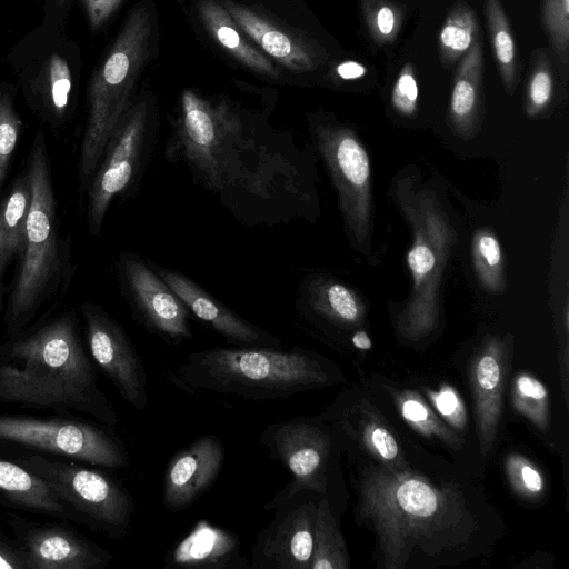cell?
Listing matches in <instances>:
<instances>
[{"instance_id":"7a4b0ae2","label":"cell","mask_w":569,"mask_h":569,"mask_svg":"<svg viewBox=\"0 0 569 569\" xmlns=\"http://www.w3.org/2000/svg\"><path fill=\"white\" fill-rule=\"evenodd\" d=\"M355 521L372 532L382 569L453 567L488 552L499 515L457 480L356 458Z\"/></svg>"},{"instance_id":"74e56055","label":"cell","mask_w":569,"mask_h":569,"mask_svg":"<svg viewBox=\"0 0 569 569\" xmlns=\"http://www.w3.org/2000/svg\"><path fill=\"white\" fill-rule=\"evenodd\" d=\"M22 121L13 104L10 88L0 86V189L17 148Z\"/></svg>"},{"instance_id":"cb8c5ba5","label":"cell","mask_w":569,"mask_h":569,"mask_svg":"<svg viewBox=\"0 0 569 569\" xmlns=\"http://www.w3.org/2000/svg\"><path fill=\"white\" fill-rule=\"evenodd\" d=\"M199 18L211 38L233 59L253 72L278 79L274 63L258 49L217 0H199Z\"/></svg>"},{"instance_id":"7bdbcfd3","label":"cell","mask_w":569,"mask_h":569,"mask_svg":"<svg viewBox=\"0 0 569 569\" xmlns=\"http://www.w3.org/2000/svg\"><path fill=\"white\" fill-rule=\"evenodd\" d=\"M335 73L342 80H357L367 74V68L358 61L349 60L339 63Z\"/></svg>"},{"instance_id":"9c48e42d","label":"cell","mask_w":569,"mask_h":569,"mask_svg":"<svg viewBox=\"0 0 569 569\" xmlns=\"http://www.w3.org/2000/svg\"><path fill=\"white\" fill-rule=\"evenodd\" d=\"M259 443L291 475L288 483L264 506L266 511L301 492L328 498L335 453V433L321 417H295L267 426Z\"/></svg>"},{"instance_id":"836d02e7","label":"cell","mask_w":569,"mask_h":569,"mask_svg":"<svg viewBox=\"0 0 569 569\" xmlns=\"http://www.w3.org/2000/svg\"><path fill=\"white\" fill-rule=\"evenodd\" d=\"M370 38L378 46L392 43L405 18V8L393 0H359Z\"/></svg>"},{"instance_id":"bcb514c9","label":"cell","mask_w":569,"mask_h":569,"mask_svg":"<svg viewBox=\"0 0 569 569\" xmlns=\"http://www.w3.org/2000/svg\"><path fill=\"white\" fill-rule=\"evenodd\" d=\"M68 0H57L58 6H63Z\"/></svg>"},{"instance_id":"8fae6325","label":"cell","mask_w":569,"mask_h":569,"mask_svg":"<svg viewBox=\"0 0 569 569\" xmlns=\"http://www.w3.org/2000/svg\"><path fill=\"white\" fill-rule=\"evenodd\" d=\"M54 493L111 536L121 537L131 526L134 502L112 478L74 463L33 456L27 461Z\"/></svg>"},{"instance_id":"3957f363","label":"cell","mask_w":569,"mask_h":569,"mask_svg":"<svg viewBox=\"0 0 569 569\" xmlns=\"http://www.w3.org/2000/svg\"><path fill=\"white\" fill-rule=\"evenodd\" d=\"M168 378L188 390L264 401L335 385L340 373L325 357L300 347L218 346L187 355Z\"/></svg>"},{"instance_id":"484cf974","label":"cell","mask_w":569,"mask_h":569,"mask_svg":"<svg viewBox=\"0 0 569 569\" xmlns=\"http://www.w3.org/2000/svg\"><path fill=\"white\" fill-rule=\"evenodd\" d=\"M358 409L359 419L356 427L339 420L325 421L331 422V426L336 428L356 430V440L362 446L365 453L387 469L409 470L410 463L401 450L398 439L385 425L382 418L369 407L361 406V409L360 407Z\"/></svg>"},{"instance_id":"8d00e7d4","label":"cell","mask_w":569,"mask_h":569,"mask_svg":"<svg viewBox=\"0 0 569 569\" xmlns=\"http://www.w3.org/2000/svg\"><path fill=\"white\" fill-rule=\"evenodd\" d=\"M553 94V74L547 51L535 52L526 88V112L530 117L541 113Z\"/></svg>"},{"instance_id":"f1b7e54d","label":"cell","mask_w":569,"mask_h":569,"mask_svg":"<svg viewBox=\"0 0 569 569\" xmlns=\"http://www.w3.org/2000/svg\"><path fill=\"white\" fill-rule=\"evenodd\" d=\"M350 557L330 500L321 496L317 502L313 550L310 569H348Z\"/></svg>"},{"instance_id":"6da1fadb","label":"cell","mask_w":569,"mask_h":569,"mask_svg":"<svg viewBox=\"0 0 569 569\" xmlns=\"http://www.w3.org/2000/svg\"><path fill=\"white\" fill-rule=\"evenodd\" d=\"M164 156L182 163L194 183L246 226L272 227L306 216L309 182L300 146L259 128L223 99L183 90Z\"/></svg>"},{"instance_id":"30bf717a","label":"cell","mask_w":569,"mask_h":569,"mask_svg":"<svg viewBox=\"0 0 569 569\" xmlns=\"http://www.w3.org/2000/svg\"><path fill=\"white\" fill-rule=\"evenodd\" d=\"M154 121L146 99L134 101L111 136L89 186L88 224L101 231L116 197L138 184L156 146Z\"/></svg>"},{"instance_id":"5bb4252c","label":"cell","mask_w":569,"mask_h":569,"mask_svg":"<svg viewBox=\"0 0 569 569\" xmlns=\"http://www.w3.org/2000/svg\"><path fill=\"white\" fill-rule=\"evenodd\" d=\"M119 274L133 317L146 330L173 346L192 339L188 308L149 262L123 252Z\"/></svg>"},{"instance_id":"f6af8a7d","label":"cell","mask_w":569,"mask_h":569,"mask_svg":"<svg viewBox=\"0 0 569 569\" xmlns=\"http://www.w3.org/2000/svg\"><path fill=\"white\" fill-rule=\"evenodd\" d=\"M352 345L361 350H368L372 347L371 340L366 331H357L351 338Z\"/></svg>"},{"instance_id":"d590c367","label":"cell","mask_w":569,"mask_h":569,"mask_svg":"<svg viewBox=\"0 0 569 569\" xmlns=\"http://www.w3.org/2000/svg\"><path fill=\"white\" fill-rule=\"evenodd\" d=\"M540 19L558 60L569 62V0H541Z\"/></svg>"},{"instance_id":"277c9868","label":"cell","mask_w":569,"mask_h":569,"mask_svg":"<svg viewBox=\"0 0 569 569\" xmlns=\"http://www.w3.org/2000/svg\"><path fill=\"white\" fill-rule=\"evenodd\" d=\"M9 356L11 362L0 366V399L31 406L87 402L109 425L116 423L71 319L61 318L17 341Z\"/></svg>"},{"instance_id":"9a60e30c","label":"cell","mask_w":569,"mask_h":569,"mask_svg":"<svg viewBox=\"0 0 569 569\" xmlns=\"http://www.w3.org/2000/svg\"><path fill=\"white\" fill-rule=\"evenodd\" d=\"M319 497L301 491L274 509V517L251 547V568L310 569Z\"/></svg>"},{"instance_id":"1f68e13d","label":"cell","mask_w":569,"mask_h":569,"mask_svg":"<svg viewBox=\"0 0 569 569\" xmlns=\"http://www.w3.org/2000/svg\"><path fill=\"white\" fill-rule=\"evenodd\" d=\"M480 36L477 16L465 1L450 9L439 34L440 59L448 67L457 62Z\"/></svg>"},{"instance_id":"ba28073f","label":"cell","mask_w":569,"mask_h":569,"mask_svg":"<svg viewBox=\"0 0 569 569\" xmlns=\"http://www.w3.org/2000/svg\"><path fill=\"white\" fill-rule=\"evenodd\" d=\"M406 211L413 229V243L407 254L413 287L397 328L408 340H419L438 325L439 284L453 234L436 202L427 194L407 206Z\"/></svg>"},{"instance_id":"ee69618b","label":"cell","mask_w":569,"mask_h":569,"mask_svg":"<svg viewBox=\"0 0 569 569\" xmlns=\"http://www.w3.org/2000/svg\"><path fill=\"white\" fill-rule=\"evenodd\" d=\"M0 569H24L22 552H16L0 541Z\"/></svg>"},{"instance_id":"7c38bea8","label":"cell","mask_w":569,"mask_h":569,"mask_svg":"<svg viewBox=\"0 0 569 569\" xmlns=\"http://www.w3.org/2000/svg\"><path fill=\"white\" fill-rule=\"evenodd\" d=\"M310 133L336 188L346 226L355 242L363 244L371 218L368 154L355 133L343 126L313 122Z\"/></svg>"},{"instance_id":"2e32d148","label":"cell","mask_w":569,"mask_h":569,"mask_svg":"<svg viewBox=\"0 0 569 569\" xmlns=\"http://www.w3.org/2000/svg\"><path fill=\"white\" fill-rule=\"evenodd\" d=\"M92 358L136 410L148 406L147 371L123 328L101 308L83 307Z\"/></svg>"},{"instance_id":"d6986e66","label":"cell","mask_w":569,"mask_h":569,"mask_svg":"<svg viewBox=\"0 0 569 569\" xmlns=\"http://www.w3.org/2000/svg\"><path fill=\"white\" fill-rule=\"evenodd\" d=\"M224 447L214 435L198 437L177 451L166 468L162 501L172 512L199 499L218 478L224 461Z\"/></svg>"},{"instance_id":"60d3db41","label":"cell","mask_w":569,"mask_h":569,"mask_svg":"<svg viewBox=\"0 0 569 569\" xmlns=\"http://www.w3.org/2000/svg\"><path fill=\"white\" fill-rule=\"evenodd\" d=\"M429 398L437 411L446 421L459 430L466 426L467 417L461 398L449 386H442L438 391H428Z\"/></svg>"},{"instance_id":"44dd1931","label":"cell","mask_w":569,"mask_h":569,"mask_svg":"<svg viewBox=\"0 0 569 569\" xmlns=\"http://www.w3.org/2000/svg\"><path fill=\"white\" fill-rule=\"evenodd\" d=\"M166 568L249 569L238 536L207 520H199L164 557Z\"/></svg>"},{"instance_id":"4dcf8cb0","label":"cell","mask_w":569,"mask_h":569,"mask_svg":"<svg viewBox=\"0 0 569 569\" xmlns=\"http://www.w3.org/2000/svg\"><path fill=\"white\" fill-rule=\"evenodd\" d=\"M395 403L403 420L420 435L437 439L453 450H460L463 440L441 420L429 405L413 391H393Z\"/></svg>"},{"instance_id":"83f0119b","label":"cell","mask_w":569,"mask_h":569,"mask_svg":"<svg viewBox=\"0 0 569 569\" xmlns=\"http://www.w3.org/2000/svg\"><path fill=\"white\" fill-rule=\"evenodd\" d=\"M31 190L27 173L12 186L0 206V272L23 248Z\"/></svg>"},{"instance_id":"7402d4cb","label":"cell","mask_w":569,"mask_h":569,"mask_svg":"<svg viewBox=\"0 0 569 569\" xmlns=\"http://www.w3.org/2000/svg\"><path fill=\"white\" fill-rule=\"evenodd\" d=\"M24 569H98L112 557L61 528H43L26 537Z\"/></svg>"},{"instance_id":"e0dca14e","label":"cell","mask_w":569,"mask_h":569,"mask_svg":"<svg viewBox=\"0 0 569 569\" xmlns=\"http://www.w3.org/2000/svg\"><path fill=\"white\" fill-rule=\"evenodd\" d=\"M221 4L246 34L286 69L308 72L326 63V50L303 32L248 6L231 0H223Z\"/></svg>"},{"instance_id":"e575fe53","label":"cell","mask_w":569,"mask_h":569,"mask_svg":"<svg viewBox=\"0 0 569 569\" xmlns=\"http://www.w3.org/2000/svg\"><path fill=\"white\" fill-rule=\"evenodd\" d=\"M472 259L482 287L490 292H500L503 288L502 252L493 233L486 230L476 233Z\"/></svg>"},{"instance_id":"52a82bcc","label":"cell","mask_w":569,"mask_h":569,"mask_svg":"<svg viewBox=\"0 0 569 569\" xmlns=\"http://www.w3.org/2000/svg\"><path fill=\"white\" fill-rule=\"evenodd\" d=\"M27 176L31 198L22 259L10 302L14 318L28 313L36 306L58 269L56 202L41 132L34 137Z\"/></svg>"},{"instance_id":"ffe728a7","label":"cell","mask_w":569,"mask_h":569,"mask_svg":"<svg viewBox=\"0 0 569 569\" xmlns=\"http://www.w3.org/2000/svg\"><path fill=\"white\" fill-rule=\"evenodd\" d=\"M509 359L507 341L491 337L485 341L469 366V383L482 455L490 452L498 435Z\"/></svg>"},{"instance_id":"603a6c76","label":"cell","mask_w":569,"mask_h":569,"mask_svg":"<svg viewBox=\"0 0 569 569\" xmlns=\"http://www.w3.org/2000/svg\"><path fill=\"white\" fill-rule=\"evenodd\" d=\"M296 310L316 327L342 329L359 325L365 315L360 299L350 288L323 276H309L301 282Z\"/></svg>"},{"instance_id":"4316f807","label":"cell","mask_w":569,"mask_h":569,"mask_svg":"<svg viewBox=\"0 0 569 569\" xmlns=\"http://www.w3.org/2000/svg\"><path fill=\"white\" fill-rule=\"evenodd\" d=\"M0 492L16 503L34 510L62 513V500L30 469L0 459Z\"/></svg>"},{"instance_id":"d4e9b609","label":"cell","mask_w":569,"mask_h":569,"mask_svg":"<svg viewBox=\"0 0 569 569\" xmlns=\"http://www.w3.org/2000/svg\"><path fill=\"white\" fill-rule=\"evenodd\" d=\"M480 36L461 57L451 90L450 122L463 134L473 130L482 111L483 48Z\"/></svg>"},{"instance_id":"5b68a950","label":"cell","mask_w":569,"mask_h":569,"mask_svg":"<svg viewBox=\"0 0 569 569\" xmlns=\"http://www.w3.org/2000/svg\"><path fill=\"white\" fill-rule=\"evenodd\" d=\"M151 27L148 7L136 6L90 79L79 158L83 187L90 184L111 136L134 102L133 91L150 53Z\"/></svg>"},{"instance_id":"f546056e","label":"cell","mask_w":569,"mask_h":569,"mask_svg":"<svg viewBox=\"0 0 569 569\" xmlns=\"http://www.w3.org/2000/svg\"><path fill=\"white\" fill-rule=\"evenodd\" d=\"M485 17L495 60L507 93L517 83V51L509 19L500 0H485Z\"/></svg>"},{"instance_id":"b9f144b4","label":"cell","mask_w":569,"mask_h":569,"mask_svg":"<svg viewBox=\"0 0 569 569\" xmlns=\"http://www.w3.org/2000/svg\"><path fill=\"white\" fill-rule=\"evenodd\" d=\"M123 0H82L92 30L100 29L117 11Z\"/></svg>"},{"instance_id":"ab89813d","label":"cell","mask_w":569,"mask_h":569,"mask_svg":"<svg viewBox=\"0 0 569 569\" xmlns=\"http://www.w3.org/2000/svg\"><path fill=\"white\" fill-rule=\"evenodd\" d=\"M419 89L412 63L403 64L391 91V104L401 116L411 117L417 111Z\"/></svg>"},{"instance_id":"8992f818","label":"cell","mask_w":569,"mask_h":569,"mask_svg":"<svg viewBox=\"0 0 569 569\" xmlns=\"http://www.w3.org/2000/svg\"><path fill=\"white\" fill-rule=\"evenodd\" d=\"M9 62L28 102L44 119L62 121L80 76L77 44L60 27L46 21L16 44Z\"/></svg>"},{"instance_id":"ac0fdd59","label":"cell","mask_w":569,"mask_h":569,"mask_svg":"<svg viewBox=\"0 0 569 569\" xmlns=\"http://www.w3.org/2000/svg\"><path fill=\"white\" fill-rule=\"evenodd\" d=\"M189 312L237 347L283 348L280 338L249 322L181 272L149 262Z\"/></svg>"},{"instance_id":"f35d334b","label":"cell","mask_w":569,"mask_h":569,"mask_svg":"<svg viewBox=\"0 0 569 569\" xmlns=\"http://www.w3.org/2000/svg\"><path fill=\"white\" fill-rule=\"evenodd\" d=\"M505 469L510 487L519 497L535 500L542 496L546 488L545 478L529 459L511 453L506 458Z\"/></svg>"},{"instance_id":"4fadbf2b","label":"cell","mask_w":569,"mask_h":569,"mask_svg":"<svg viewBox=\"0 0 569 569\" xmlns=\"http://www.w3.org/2000/svg\"><path fill=\"white\" fill-rule=\"evenodd\" d=\"M0 439L108 468L129 465L114 437L82 422L0 416Z\"/></svg>"},{"instance_id":"d6a6232c","label":"cell","mask_w":569,"mask_h":569,"mask_svg":"<svg viewBox=\"0 0 569 569\" xmlns=\"http://www.w3.org/2000/svg\"><path fill=\"white\" fill-rule=\"evenodd\" d=\"M511 401L515 409L539 431L549 430V396L538 379L528 373L517 375L511 387Z\"/></svg>"}]
</instances>
